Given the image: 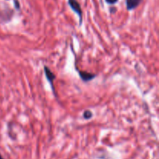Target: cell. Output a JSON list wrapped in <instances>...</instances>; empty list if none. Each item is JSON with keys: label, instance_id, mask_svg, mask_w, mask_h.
Masks as SVG:
<instances>
[{"label": "cell", "instance_id": "obj_1", "mask_svg": "<svg viewBox=\"0 0 159 159\" xmlns=\"http://www.w3.org/2000/svg\"><path fill=\"white\" fill-rule=\"evenodd\" d=\"M43 70H44V74H45V76H46L47 80H48V82H49L50 86H51V90H52L53 92V94L54 95L55 97H57V93H56L55 88H54V81L55 80L56 75L52 72V71H51V70L50 69L47 65H44Z\"/></svg>", "mask_w": 159, "mask_h": 159}, {"label": "cell", "instance_id": "obj_2", "mask_svg": "<svg viewBox=\"0 0 159 159\" xmlns=\"http://www.w3.org/2000/svg\"><path fill=\"white\" fill-rule=\"evenodd\" d=\"M68 5L71 7V9L79 16V23L80 25H82V8H81L80 4L79 3V2L77 0H68Z\"/></svg>", "mask_w": 159, "mask_h": 159}, {"label": "cell", "instance_id": "obj_3", "mask_svg": "<svg viewBox=\"0 0 159 159\" xmlns=\"http://www.w3.org/2000/svg\"><path fill=\"white\" fill-rule=\"evenodd\" d=\"M76 70H77L78 73H79V77H80V79L85 82H90V81L93 80V79L97 76L96 74L87 72V71H81V70L77 69V68H76Z\"/></svg>", "mask_w": 159, "mask_h": 159}, {"label": "cell", "instance_id": "obj_4", "mask_svg": "<svg viewBox=\"0 0 159 159\" xmlns=\"http://www.w3.org/2000/svg\"><path fill=\"white\" fill-rule=\"evenodd\" d=\"M142 0H126V6H127V9L128 11L134 10L138 7Z\"/></svg>", "mask_w": 159, "mask_h": 159}, {"label": "cell", "instance_id": "obj_5", "mask_svg": "<svg viewBox=\"0 0 159 159\" xmlns=\"http://www.w3.org/2000/svg\"><path fill=\"white\" fill-rule=\"evenodd\" d=\"M93 117V113L90 110H85L83 113V118L85 120H90Z\"/></svg>", "mask_w": 159, "mask_h": 159}, {"label": "cell", "instance_id": "obj_6", "mask_svg": "<svg viewBox=\"0 0 159 159\" xmlns=\"http://www.w3.org/2000/svg\"><path fill=\"white\" fill-rule=\"evenodd\" d=\"M14 2V6H15V8L16 9H20V2H19L18 0H14L13 1Z\"/></svg>", "mask_w": 159, "mask_h": 159}, {"label": "cell", "instance_id": "obj_7", "mask_svg": "<svg viewBox=\"0 0 159 159\" xmlns=\"http://www.w3.org/2000/svg\"><path fill=\"white\" fill-rule=\"evenodd\" d=\"M107 3L110 5H113V4H116V2H118V0H106Z\"/></svg>", "mask_w": 159, "mask_h": 159}, {"label": "cell", "instance_id": "obj_8", "mask_svg": "<svg viewBox=\"0 0 159 159\" xmlns=\"http://www.w3.org/2000/svg\"><path fill=\"white\" fill-rule=\"evenodd\" d=\"M0 159H3V158H2V157L1 155H0Z\"/></svg>", "mask_w": 159, "mask_h": 159}]
</instances>
